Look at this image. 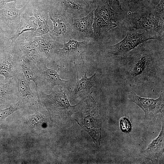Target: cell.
<instances>
[{"mask_svg": "<svg viewBox=\"0 0 164 164\" xmlns=\"http://www.w3.org/2000/svg\"><path fill=\"white\" fill-rule=\"evenodd\" d=\"M164 10L154 7L124 14L118 22L125 29L151 30L163 36Z\"/></svg>", "mask_w": 164, "mask_h": 164, "instance_id": "1", "label": "cell"}, {"mask_svg": "<svg viewBox=\"0 0 164 164\" xmlns=\"http://www.w3.org/2000/svg\"><path fill=\"white\" fill-rule=\"evenodd\" d=\"M93 91L84 100L80 102L75 120L91 137L94 143L100 145L101 133V120L98 106L91 95Z\"/></svg>", "mask_w": 164, "mask_h": 164, "instance_id": "2", "label": "cell"}, {"mask_svg": "<svg viewBox=\"0 0 164 164\" xmlns=\"http://www.w3.org/2000/svg\"><path fill=\"white\" fill-rule=\"evenodd\" d=\"M64 90L62 87L57 86L50 94L40 91L39 93L43 104L48 110L59 116L61 121L65 122L77 111L80 102L75 105H71Z\"/></svg>", "mask_w": 164, "mask_h": 164, "instance_id": "3", "label": "cell"}, {"mask_svg": "<svg viewBox=\"0 0 164 164\" xmlns=\"http://www.w3.org/2000/svg\"><path fill=\"white\" fill-rule=\"evenodd\" d=\"M47 63L44 61L40 64H35L34 70L36 77V92L39 97V91L49 93L57 86H61L64 89H69L74 84V79L65 80L61 79L58 72L47 66Z\"/></svg>", "mask_w": 164, "mask_h": 164, "instance_id": "4", "label": "cell"}, {"mask_svg": "<svg viewBox=\"0 0 164 164\" xmlns=\"http://www.w3.org/2000/svg\"><path fill=\"white\" fill-rule=\"evenodd\" d=\"M152 39L161 41L163 39V36H161L155 32L151 30H144L141 33L134 30H129L121 41L106 48L105 55L108 57L126 55L139 45Z\"/></svg>", "mask_w": 164, "mask_h": 164, "instance_id": "5", "label": "cell"}, {"mask_svg": "<svg viewBox=\"0 0 164 164\" xmlns=\"http://www.w3.org/2000/svg\"><path fill=\"white\" fill-rule=\"evenodd\" d=\"M49 18L53 22V29L49 35L55 41L62 44L71 39L74 19L70 14L52 5L48 7Z\"/></svg>", "mask_w": 164, "mask_h": 164, "instance_id": "6", "label": "cell"}, {"mask_svg": "<svg viewBox=\"0 0 164 164\" xmlns=\"http://www.w3.org/2000/svg\"><path fill=\"white\" fill-rule=\"evenodd\" d=\"M92 43L87 39L80 41L74 39H70L67 42L64 41L62 48L59 50L56 63L60 67L71 62L75 64L76 60L80 57L83 66L82 54L90 47Z\"/></svg>", "mask_w": 164, "mask_h": 164, "instance_id": "7", "label": "cell"}, {"mask_svg": "<svg viewBox=\"0 0 164 164\" xmlns=\"http://www.w3.org/2000/svg\"><path fill=\"white\" fill-rule=\"evenodd\" d=\"M14 3H8L0 9V29L6 33L13 35L12 36L19 26L23 12L27 6L26 4L18 9Z\"/></svg>", "mask_w": 164, "mask_h": 164, "instance_id": "8", "label": "cell"}, {"mask_svg": "<svg viewBox=\"0 0 164 164\" xmlns=\"http://www.w3.org/2000/svg\"><path fill=\"white\" fill-rule=\"evenodd\" d=\"M22 71L19 54L14 47L10 45L0 53V75L5 77L7 82Z\"/></svg>", "mask_w": 164, "mask_h": 164, "instance_id": "9", "label": "cell"}, {"mask_svg": "<svg viewBox=\"0 0 164 164\" xmlns=\"http://www.w3.org/2000/svg\"><path fill=\"white\" fill-rule=\"evenodd\" d=\"M128 101L135 103L144 111L145 118L151 119L164 110V97L163 94L157 99H153L142 97L134 91L130 92L128 95Z\"/></svg>", "mask_w": 164, "mask_h": 164, "instance_id": "10", "label": "cell"}, {"mask_svg": "<svg viewBox=\"0 0 164 164\" xmlns=\"http://www.w3.org/2000/svg\"><path fill=\"white\" fill-rule=\"evenodd\" d=\"M93 19V10L85 16L74 19L71 39L80 41L87 39L92 42L94 41V34L92 27Z\"/></svg>", "mask_w": 164, "mask_h": 164, "instance_id": "11", "label": "cell"}, {"mask_svg": "<svg viewBox=\"0 0 164 164\" xmlns=\"http://www.w3.org/2000/svg\"><path fill=\"white\" fill-rule=\"evenodd\" d=\"M51 5L71 15L74 19L85 16L92 11L84 0H53Z\"/></svg>", "mask_w": 164, "mask_h": 164, "instance_id": "12", "label": "cell"}, {"mask_svg": "<svg viewBox=\"0 0 164 164\" xmlns=\"http://www.w3.org/2000/svg\"><path fill=\"white\" fill-rule=\"evenodd\" d=\"M34 40L38 44L39 51L42 53V57L47 63H56L58 51L63 44L53 40L49 34L35 36Z\"/></svg>", "mask_w": 164, "mask_h": 164, "instance_id": "13", "label": "cell"}, {"mask_svg": "<svg viewBox=\"0 0 164 164\" xmlns=\"http://www.w3.org/2000/svg\"><path fill=\"white\" fill-rule=\"evenodd\" d=\"M97 75L96 72L91 77H88L87 72L82 77L79 79L77 73L76 80L73 90L70 91L68 93L69 98L72 101L79 100L80 102L85 99L90 94L91 88L95 86L97 80Z\"/></svg>", "mask_w": 164, "mask_h": 164, "instance_id": "14", "label": "cell"}, {"mask_svg": "<svg viewBox=\"0 0 164 164\" xmlns=\"http://www.w3.org/2000/svg\"><path fill=\"white\" fill-rule=\"evenodd\" d=\"M36 43L34 39L31 40L27 37H25L22 39L16 40L10 45L14 47L19 54L38 65L46 61L38 52L37 47L38 44Z\"/></svg>", "mask_w": 164, "mask_h": 164, "instance_id": "15", "label": "cell"}, {"mask_svg": "<svg viewBox=\"0 0 164 164\" xmlns=\"http://www.w3.org/2000/svg\"><path fill=\"white\" fill-rule=\"evenodd\" d=\"M164 126L162 122L161 132L158 137L149 144L146 149L141 152V155L154 163H157L162 157L164 152Z\"/></svg>", "mask_w": 164, "mask_h": 164, "instance_id": "16", "label": "cell"}, {"mask_svg": "<svg viewBox=\"0 0 164 164\" xmlns=\"http://www.w3.org/2000/svg\"><path fill=\"white\" fill-rule=\"evenodd\" d=\"M15 77L19 100L23 104L25 103L33 107L37 106L38 103L30 87L31 81L26 79L22 71Z\"/></svg>", "mask_w": 164, "mask_h": 164, "instance_id": "17", "label": "cell"}, {"mask_svg": "<svg viewBox=\"0 0 164 164\" xmlns=\"http://www.w3.org/2000/svg\"><path fill=\"white\" fill-rule=\"evenodd\" d=\"M93 12L94 17L101 18L108 23H115L119 20V15L112 9L107 0H100Z\"/></svg>", "mask_w": 164, "mask_h": 164, "instance_id": "18", "label": "cell"}, {"mask_svg": "<svg viewBox=\"0 0 164 164\" xmlns=\"http://www.w3.org/2000/svg\"><path fill=\"white\" fill-rule=\"evenodd\" d=\"M160 0H120L124 13H132L145 9L153 7Z\"/></svg>", "mask_w": 164, "mask_h": 164, "instance_id": "19", "label": "cell"}, {"mask_svg": "<svg viewBox=\"0 0 164 164\" xmlns=\"http://www.w3.org/2000/svg\"><path fill=\"white\" fill-rule=\"evenodd\" d=\"M33 12L38 26L37 29L34 33L35 36L47 34L50 31L48 24L49 18L48 7L46 8L34 7Z\"/></svg>", "mask_w": 164, "mask_h": 164, "instance_id": "20", "label": "cell"}, {"mask_svg": "<svg viewBox=\"0 0 164 164\" xmlns=\"http://www.w3.org/2000/svg\"><path fill=\"white\" fill-rule=\"evenodd\" d=\"M117 26V24L115 23H108L101 18L94 17L92 24L94 34V42L102 41L108 32Z\"/></svg>", "mask_w": 164, "mask_h": 164, "instance_id": "21", "label": "cell"}, {"mask_svg": "<svg viewBox=\"0 0 164 164\" xmlns=\"http://www.w3.org/2000/svg\"><path fill=\"white\" fill-rule=\"evenodd\" d=\"M137 49L133 56L136 60L132 70L133 75L137 76L142 74L144 71L147 64L152 59V54L143 47Z\"/></svg>", "mask_w": 164, "mask_h": 164, "instance_id": "22", "label": "cell"}, {"mask_svg": "<svg viewBox=\"0 0 164 164\" xmlns=\"http://www.w3.org/2000/svg\"><path fill=\"white\" fill-rule=\"evenodd\" d=\"M38 28L36 19L33 16H28L26 13L23 14L19 27L15 34L9 39L12 44L16 39L24 32L30 31L35 33Z\"/></svg>", "mask_w": 164, "mask_h": 164, "instance_id": "23", "label": "cell"}, {"mask_svg": "<svg viewBox=\"0 0 164 164\" xmlns=\"http://www.w3.org/2000/svg\"><path fill=\"white\" fill-rule=\"evenodd\" d=\"M19 55L22 71L25 78L28 81H33L36 87V81L34 70V67L35 63L23 56L19 54Z\"/></svg>", "mask_w": 164, "mask_h": 164, "instance_id": "24", "label": "cell"}, {"mask_svg": "<svg viewBox=\"0 0 164 164\" xmlns=\"http://www.w3.org/2000/svg\"><path fill=\"white\" fill-rule=\"evenodd\" d=\"M23 105L22 102L19 100L17 102L11 105L8 108L2 110L0 111V121L21 108Z\"/></svg>", "mask_w": 164, "mask_h": 164, "instance_id": "25", "label": "cell"}, {"mask_svg": "<svg viewBox=\"0 0 164 164\" xmlns=\"http://www.w3.org/2000/svg\"><path fill=\"white\" fill-rule=\"evenodd\" d=\"M43 115L38 112L31 115L29 118L30 125L32 127L39 125L44 122L45 119Z\"/></svg>", "mask_w": 164, "mask_h": 164, "instance_id": "26", "label": "cell"}, {"mask_svg": "<svg viewBox=\"0 0 164 164\" xmlns=\"http://www.w3.org/2000/svg\"><path fill=\"white\" fill-rule=\"evenodd\" d=\"M121 129L125 133H129L132 131L131 124L129 120L126 117L121 118L120 121Z\"/></svg>", "mask_w": 164, "mask_h": 164, "instance_id": "27", "label": "cell"}, {"mask_svg": "<svg viewBox=\"0 0 164 164\" xmlns=\"http://www.w3.org/2000/svg\"><path fill=\"white\" fill-rule=\"evenodd\" d=\"M107 0L112 9L119 15L120 17L124 14L121 8L120 0Z\"/></svg>", "mask_w": 164, "mask_h": 164, "instance_id": "28", "label": "cell"}, {"mask_svg": "<svg viewBox=\"0 0 164 164\" xmlns=\"http://www.w3.org/2000/svg\"><path fill=\"white\" fill-rule=\"evenodd\" d=\"M100 0H84V1L89 5L92 10L95 9L97 4Z\"/></svg>", "mask_w": 164, "mask_h": 164, "instance_id": "29", "label": "cell"}, {"mask_svg": "<svg viewBox=\"0 0 164 164\" xmlns=\"http://www.w3.org/2000/svg\"><path fill=\"white\" fill-rule=\"evenodd\" d=\"M18 0H0V9H2L4 6L8 3L13 2L15 3Z\"/></svg>", "mask_w": 164, "mask_h": 164, "instance_id": "30", "label": "cell"}, {"mask_svg": "<svg viewBox=\"0 0 164 164\" xmlns=\"http://www.w3.org/2000/svg\"></svg>", "mask_w": 164, "mask_h": 164, "instance_id": "31", "label": "cell"}]
</instances>
